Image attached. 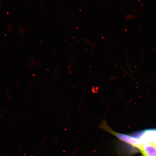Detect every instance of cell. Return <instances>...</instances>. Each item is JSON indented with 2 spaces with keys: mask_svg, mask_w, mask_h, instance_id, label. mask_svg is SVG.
Wrapping results in <instances>:
<instances>
[{
  "mask_svg": "<svg viewBox=\"0 0 156 156\" xmlns=\"http://www.w3.org/2000/svg\"><path fill=\"white\" fill-rule=\"evenodd\" d=\"M98 127L105 131L109 133L112 135L116 136L118 139L130 145L138 148L142 144L140 140L134 136L126 135V134L119 133L114 131L109 126L107 123L106 120L103 119L101 122Z\"/></svg>",
  "mask_w": 156,
  "mask_h": 156,
  "instance_id": "cell-1",
  "label": "cell"
},
{
  "mask_svg": "<svg viewBox=\"0 0 156 156\" xmlns=\"http://www.w3.org/2000/svg\"><path fill=\"white\" fill-rule=\"evenodd\" d=\"M138 148L144 156H156V147L152 142L142 144Z\"/></svg>",
  "mask_w": 156,
  "mask_h": 156,
  "instance_id": "cell-2",
  "label": "cell"
}]
</instances>
